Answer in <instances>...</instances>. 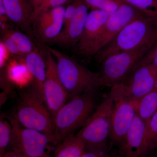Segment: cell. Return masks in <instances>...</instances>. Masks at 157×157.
<instances>
[{"instance_id": "cell-27", "label": "cell", "mask_w": 157, "mask_h": 157, "mask_svg": "<svg viewBox=\"0 0 157 157\" xmlns=\"http://www.w3.org/2000/svg\"><path fill=\"white\" fill-rule=\"evenodd\" d=\"M78 1L79 0H75L74 3L70 4L66 8L64 17L63 27L62 31L64 30L68 27L71 21L73 19L76 13Z\"/></svg>"}, {"instance_id": "cell-2", "label": "cell", "mask_w": 157, "mask_h": 157, "mask_svg": "<svg viewBox=\"0 0 157 157\" xmlns=\"http://www.w3.org/2000/svg\"><path fill=\"white\" fill-rule=\"evenodd\" d=\"M157 41V16H146L128 25L95 57L101 63L113 54L134 50Z\"/></svg>"}, {"instance_id": "cell-28", "label": "cell", "mask_w": 157, "mask_h": 157, "mask_svg": "<svg viewBox=\"0 0 157 157\" xmlns=\"http://www.w3.org/2000/svg\"><path fill=\"white\" fill-rule=\"evenodd\" d=\"M141 60L152 65L157 69V41L141 59Z\"/></svg>"}, {"instance_id": "cell-12", "label": "cell", "mask_w": 157, "mask_h": 157, "mask_svg": "<svg viewBox=\"0 0 157 157\" xmlns=\"http://www.w3.org/2000/svg\"><path fill=\"white\" fill-rule=\"evenodd\" d=\"M66 8L60 6L43 11L33 20L34 31L43 44L52 42L61 33L63 27Z\"/></svg>"}, {"instance_id": "cell-11", "label": "cell", "mask_w": 157, "mask_h": 157, "mask_svg": "<svg viewBox=\"0 0 157 157\" xmlns=\"http://www.w3.org/2000/svg\"><path fill=\"white\" fill-rule=\"evenodd\" d=\"M46 50V71L43 97L53 120L56 113L67 103L68 95L59 77L56 61L50 52Z\"/></svg>"}, {"instance_id": "cell-20", "label": "cell", "mask_w": 157, "mask_h": 157, "mask_svg": "<svg viewBox=\"0 0 157 157\" xmlns=\"http://www.w3.org/2000/svg\"><path fill=\"white\" fill-rule=\"evenodd\" d=\"M135 109L136 114L147 123L157 112V89L144 96L136 104Z\"/></svg>"}, {"instance_id": "cell-14", "label": "cell", "mask_w": 157, "mask_h": 157, "mask_svg": "<svg viewBox=\"0 0 157 157\" xmlns=\"http://www.w3.org/2000/svg\"><path fill=\"white\" fill-rule=\"evenodd\" d=\"M88 9L83 0H79L76 13L68 27L62 31L52 43L65 47H75L84 29Z\"/></svg>"}, {"instance_id": "cell-32", "label": "cell", "mask_w": 157, "mask_h": 157, "mask_svg": "<svg viewBox=\"0 0 157 157\" xmlns=\"http://www.w3.org/2000/svg\"><path fill=\"white\" fill-rule=\"evenodd\" d=\"M155 153H154V152H153V153L155 157H157V149L155 150Z\"/></svg>"}, {"instance_id": "cell-34", "label": "cell", "mask_w": 157, "mask_h": 157, "mask_svg": "<svg viewBox=\"0 0 157 157\" xmlns=\"http://www.w3.org/2000/svg\"><path fill=\"white\" fill-rule=\"evenodd\" d=\"M155 89H157V78H156V80L155 85Z\"/></svg>"}, {"instance_id": "cell-7", "label": "cell", "mask_w": 157, "mask_h": 157, "mask_svg": "<svg viewBox=\"0 0 157 157\" xmlns=\"http://www.w3.org/2000/svg\"><path fill=\"white\" fill-rule=\"evenodd\" d=\"M109 94L113 102L110 138L113 144L118 145L122 151L126 137L136 114L135 107L125 93L121 83L110 88Z\"/></svg>"}, {"instance_id": "cell-16", "label": "cell", "mask_w": 157, "mask_h": 157, "mask_svg": "<svg viewBox=\"0 0 157 157\" xmlns=\"http://www.w3.org/2000/svg\"><path fill=\"white\" fill-rule=\"evenodd\" d=\"M46 52L45 48L43 51L38 47L24 57L26 66L32 77V83L42 96L43 84L46 76Z\"/></svg>"}, {"instance_id": "cell-22", "label": "cell", "mask_w": 157, "mask_h": 157, "mask_svg": "<svg viewBox=\"0 0 157 157\" xmlns=\"http://www.w3.org/2000/svg\"><path fill=\"white\" fill-rule=\"evenodd\" d=\"M88 7L101 10L109 15L114 13L124 2L122 0H83Z\"/></svg>"}, {"instance_id": "cell-4", "label": "cell", "mask_w": 157, "mask_h": 157, "mask_svg": "<svg viewBox=\"0 0 157 157\" xmlns=\"http://www.w3.org/2000/svg\"><path fill=\"white\" fill-rule=\"evenodd\" d=\"M56 62L58 73L62 84L72 99L99 86V73L92 72L59 50L45 46Z\"/></svg>"}, {"instance_id": "cell-25", "label": "cell", "mask_w": 157, "mask_h": 157, "mask_svg": "<svg viewBox=\"0 0 157 157\" xmlns=\"http://www.w3.org/2000/svg\"><path fill=\"white\" fill-rule=\"evenodd\" d=\"M67 1L68 0H44L41 6L34 12L32 21L41 12L53 9L55 7L63 6Z\"/></svg>"}, {"instance_id": "cell-18", "label": "cell", "mask_w": 157, "mask_h": 157, "mask_svg": "<svg viewBox=\"0 0 157 157\" xmlns=\"http://www.w3.org/2000/svg\"><path fill=\"white\" fill-rule=\"evenodd\" d=\"M146 128V123L136 114L126 137L124 157H140Z\"/></svg>"}, {"instance_id": "cell-19", "label": "cell", "mask_w": 157, "mask_h": 157, "mask_svg": "<svg viewBox=\"0 0 157 157\" xmlns=\"http://www.w3.org/2000/svg\"><path fill=\"white\" fill-rule=\"evenodd\" d=\"M84 144L76 135H70L56 146L54 157H81Z\"/></svg>"}, {"instance_id": "cell-10", "label": "cell", "mask_w": 157, "mask_h": 157, "mask_svg": "<svg viewBox=\"0 0 157 157\" xmlns=\"http://www.w3.org/2000/svg\"><path fill=\"white\" fill-rule=\"evenodd\" d=\"M157 69L141 59L122 82L124 90L135 105L144 96L155 89Z\"/></svg>"}, {"instance_id": "cell-23", "label": "cell", "mask_w": 157, "mask_h": 157, "mask_svg": "<svg viewBox=\"0 0 157 157\" xmlns=\"http://www.w3.org/2000/svg\"><path fill=\"white\" fill-rule=\"evenodd\" d=\"M12 126L10 121L1 119L0 121V157L8 151L11 142Z\"/></svg>"}, {"instance_id": "cell-6", "label": "cell", "mask_w": 157, "mask_h": 157, "mask_svg": "<svg viewBox=\"0 0 157 157\" xmlns=\"http://www.w3.org/2000/svg\"><path fill=\"white\" fill-rule=\"evenodd\" d=\"M113 106V100L109 93L76 134L84 144L85 148L107 146L111 133Z\"/></svg>"}, {"instance_id": "cell-8", "label": "cell", "mask_w": 157, "mask_h": 157, "mask_svg": "<svg viewBox=\"0 0 157 157\" xmlns=\"http://www.w3.org/2000/svg\"><path fill=\"white\" fill-rule=\"evenodd\" d=\"M9 120L12 126V134L8 151L13 152L22 157H50L52 144L46 135L21 126L13 117Z\"/></svg>"}, {"instance_id": "cell-5", "label": "cell", "mask_w": 157, "mask_h": 157, "mask_svg": "<svg viewBox=\"0 0 157 157\" xmlns=\"http://www.w3.org/2000/svg\"><path fill=\"white\" fill-rule=\"evenodd\" d=\"M155 43L107 57L101 63V69L98 72L99 87L111 88L122 83Z\"/></svg>"}, {"instance_id": "cell-17", "label": "cell", "mask_w": 157, "mask_h": 157, "mask_svg": "<svg viewBox=\"0 0 157 157\" xmlns=\"http://www.w3.org/2000/svg\"><path fill=\"white\" fill-rule=\"evenodd\" d=\"M2 33L1 41L12 56L25 57L38 47L29 36L22 32L10 28Z\"/></svg>"}, {"instance_id": "cell-24", "label": "cell", "mask_w": 157, "mask_h": 157, "mask_svg": "<svg viewBox=\"0 0 157 157\" xmlns=\"http://www.w3.org/2000/svg\"><path fill=\"white\" fill-rule=\"evenodd\" d=\"M151 16H157V0H122Z\"/></svg>"}, {"instance_id": "cell-26", "label": "cell", "mask_w": 157, "mask_h": 157, "mask_svg": "<svg viewBox=\"0 0 157 157\" xmlns=\"http://www.w3.org/2000/svg\"><path fill=\"white\" fill-rule=\"evenodd\" d=\"M81 157H110L107 147L85 148Z\"/></svg>"}, {"instance_id": "cell-15", "label": "cell", "mask_w": 157, "mask_h": 157, "mask_svg": "<svg viewBox=\"0 0 157 157\" xmlns=\"http://www.w3.org/2000/svg\"><path fill=\"white\" fill-rule=\"evenodd\" d=\"M7 16L14 25L28 31L32 25L34 9L29 0H0Z\"/></svg>"}, {"instance_id": "cell-31", "label": "cell", "mask_w": 157, "mask_h": 157, "mask_svg": "<svg viewBox=\"0 0 157 157\" xmlns=\"http://www.w3.org/2000/svg\"><path fill=\"white\" fill-rule=\"evenodd\" d=\"M2 157H22L12 151H8Z\"/></svg>"}, {"instance_id": "cell-21", "label": "cell", "mask_w": 157, "mask_h": 157, "mask_svg": "<svg viewBox=\"0 0 157 157\" xmlns=\"http://www.w3.org/2000/svg\"><path fill=\"white\" fill-rule=\"evenodd\" d=\"M157 149V112L146 123L140 157H145Z\"/></svg>"}, {"instance_id": "cell-3", "label": "cell", "mask_w": 157, "mask_h": 157, "mask_svg": "<svg viewBox=\"0 0 157 157\" xmlns=\"http://www.w3.org/2000/svg\"><path fill=\"white\" fill-rule=\"evenodd\" d=\"M14 118L21 126L46 135L52 144L53 120L43 96L33 84L19 94Z\"/></svg>"}, {"instance_id": "cell-13", "label": "cell", "mask_w": 157, "mask_h": 157, "mask_svg": "<svg viewBox=\"0 0 157 157\" xmlns=\"http://www.w3.org/2000/svg\"><path fill=\"white\" fill-rule=\"evenodd\" d=\"M109 16L106 12L97 9L89 13L81 36L74 47L76 53L87 57L89 52L100 36Z\"/></svg>"}, {"instance_id": "cell-29", "label": "cell", "mask_w": 157, "mask_h": 157, "mask_svg": "<svg viewBox=\"0 0 157 157\" xmlns=\"http://www.w3.org/2000/svg\"><path fill=\"white\" fill-rule=\"evenodd\" d=\"M11 54L6 48L4 43L1 40L0 42V68L2 70L11 58ZM12 56V55H11Z\"/></svg>"}, {"instance_id": "cell-1", "label": "cell", "mask_w": 157, "mask_h": 157, "mask_svg": "<svg viewBox=\"0 0 157 157\" xmlns=\"http://www.w3.org/2000/svg\"><path fill=\"white\" fill-rule=\"evenodd\" d=\"M96 90L70 99L56 113L53 120V140L56 146L83 125L91 115L96 104Z\"/></svg>"}, {"instance_id": "cell-30", "label": "cell", "mask_w": 157, "mask_h": 157, "mask_svg": "<svg viewBox=\"0 0 157 157\" xmlns=\"http://www.w3.org/2000/svg\"><path fill=\"white\" fill-rule=\"evenodd\" d=\"M34 9V12L41 6L44 0H29ZM34 14V13H33Z\"/></svg>"}, {"instance_id": "cell-9", "label": "cell", "mask_w": 157, "mask_h": 157, "mask_svg": "<svg viewBox=\"0 0 157 157\" xmlns=\"http://www.w3.org/2000/svg\"><path fill=\"white\" fill-rule=\"evenodd\" d=\"M147 16L151 15L124 2L114 13L109 15L101 33L89 52L87 57L95 56L129 23Z\"/></svg>"}, {"instance_id": "cell-33", "label": "cell", "mask_w": 157, "mask_h": 157, "mask_svg": "<svg viewBox=\"0 0 157 157\" xmlns=\"http://www.w3.org/2000/svg\"><path fill=\"white\" fill-rule=\"evenodd\" d=\"M145 157H155L153 153H151V154L148 155V156Z\"/></svg>"}]
</instances>
